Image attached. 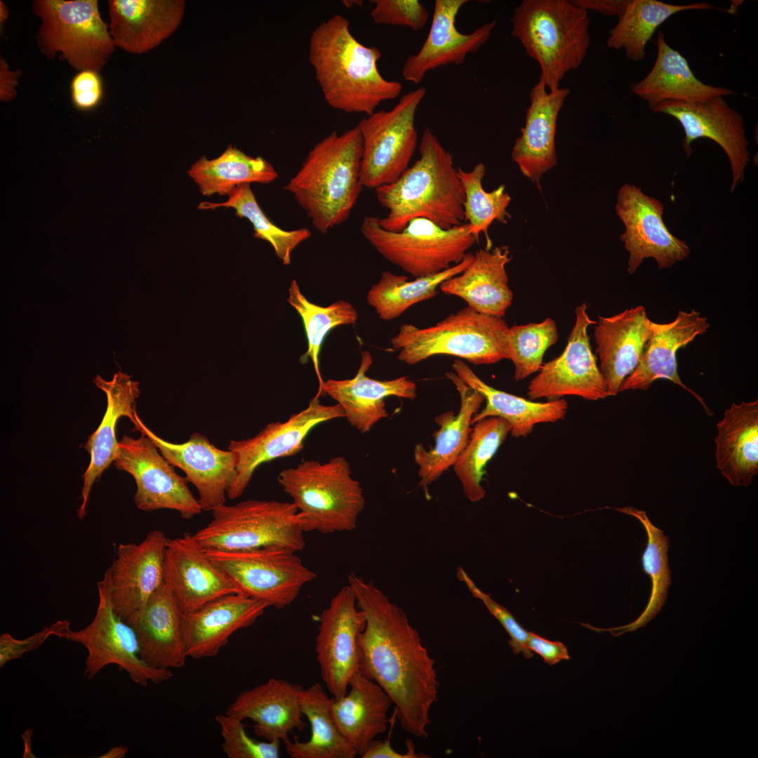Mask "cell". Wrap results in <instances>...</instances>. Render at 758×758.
<instances>
[{
	"label": "cell",
	"mask_w": 758,
	"mask_h": 758,
	"mask_svg": "<svg viewBox=\"0 0 758 758\" xmlns=\"http://www.w3.org/2000/svg\"><path fill=\"white\" fill-rule=\"evenodd\" d=\"M347 580L366 618L359 637V672L388 695L404 731L427 739L430 711L438 696L434 660L401 608L354 572Z\"/></svg>",
	"instance_id": "cell-1"
},
{
	"label": "cell",
	"mask_w": 758,
	"mask_h": 758,
	"mask_svg": "<svg viewBox=\"0 0 758 758\" xmlns=\"http://www.w3.org/2000/svg\"><path fill=\"white\" fill-rule=\"evenodd\" d=\"M380 51L359 42L347 18L335 14L312 31L309 62L323 96L332 108L366 116L382 102L397 98L402 84L379 72Z\"/></svg>",
	"instance_id": "cell-2"
},
{
	"label": "cell",
	"mask_w": 758,
	"mask_h": 758,
	"mask_svg": "<svg viewBox=\"0 0 758 758\" xmlns=\"http://www.w3.org/2000/svg\"><path fill=\"white\" fill-rule=\"evenodd\" d=\"M420 157L394 182L375 190L388 211L379 218L384 230L400 232L412 219L423 218L443 229L465 222V192L451 153L429 128L423 131Z\"/></svg>",
	"instance_id": "cell-3"
},
{
	"label": "cell",
	"mask_w": 758,
	"mask_h": 758,
	"mask_svg": "<svg viewBox=\"0 0 758 758\" xmlns=\"http://www.w3.org/2000/svg\"><path fill=\"white\" fill-rule=\"evenodd\" d=\"M362 139L357 126L333 131L309 152L284 190L323 234L345 222L363 187L360 181Z\"/></svg>",
	"instance_id": "cell-4"
},
{
	"label": "cell",
	"mask_w": 758,
	"mask_h": 758,
	"mask_svg": "<svg viewBox=\"0 0 758 758\" xmlns=\"http://www.w3.org/2000/svg\"><path fill=\"white\" fill-rule=\"evenodd\" d=\"M512 35L540 67L549 91L584 60L590 44L588 13L571 1L524 0L511 18Z\"/></svg>",
	"instance_id": "cell-5"
},
{
	"label": "cell",
	"mask_w": 758,
	"mask_h": 758,
	"mask_svg": "<svg viewBox=\"0 0 758 758\" xmlns=\"http://www.w3.org/2000/svg\"><path fill=\"white\" fill-rule=\"evenodd\" d=\"M351 474L348 461L335 456L283 470L277 481L292 498L305 531L328 534L354 530L364 507L363 489Z\"/></svg>",
	"instance_id": "cell-6"
},
{
	"label": "cell",
	"mask_w": 758,
	"mask_h": 758,
	"mask_svg": "<svg viewBox=\"0 0 758 758\" xmlns=\"http://www.w3.org/2000/svg\"><path fill=\"white\" fill-rule=\"evenodd\" d=\"M507 328L501 317L467 306L427 328L402 324L391 344L400 350L399 360L408 365L439 354L458 357L474 365H488L508 359Z\"/></svg>",
	"instance_id": "cell-7"
},
{
	"label": "cell",
	"mask_w": 758,
	"mask_h": 758,
	"mask_svg": "<svg viewBox=\"0 0 758 758\" xmlns=\"http://www.w3.org/2000/svg\"><path fill=\"white\" fill-rule=\"evenodd\" d=\"M212 520L194 535L206 550H243L305 545L301 517L292 503L249 499L214 509Z\"/></svg>",
	"instance_id": "cell-8"
},
{
	"label": "cell",
	"mask_w": 758,
	"mask_h": 758,
	"mask_svg": "<svg viewBox=\"0 0 758 758\" xmlns=\"http://www.w3.org/2000/svg\"><path fill=\"white\" fill-rule=\"evenodd\" d=\"M32 8L41 20L36 39L47 58L60 53L78 72L105 66L115 45L97 0H36Z\"/></svg>",
	"instance_id": "cell-9"
},
{
	"label": "cell",
	"mask_w": 758,
	"mask_h": 758,
	"mask_svg": "<svg viewBox=\"0 0 758 758\" xmlns=\"http://www.w3.org/2000/svg\"><path fill=\"white\" fill-rule=\"evenodd\" d=\"M361 232L386 260L415 278L434 275L460 263L477 241L467 222L443 229L423 218L400 232L384 230L379 218L365 216Z\"/></svg>",
	"instance_id": "cell-10"
},
{
	"label": "cell",
	"mask_w": 758,
	"mask_h": 758,
	"mask_svg": "<svg viewBox=\"0 0 758 758\" xmlns=\"http://www.w3.org/2000/svg\"><path fill=\"white\" fill-rule=\"evenodd\" d=\"M425 94V87L407 92L392 109L375 111L359 121L363 187L392 183L409 167L418 143L415 114Z\"/></svg>",
	"instance_id": "cell-11"
},
{
	"label": "cell",
	"mask_w": 758,
	"mask_h": 758,
	"mask_svg": "<svg viewBox=\"0 0 758 758\" xmlns=\"http://www.w3.org/2000/svg\"><path fill=\"white\" fill-rule=\"evenodd\" d=\"M97 587L98 604L91 623L77 631L68 627L57 635L86 649L85 677L91 679L107 665H116L120 670L126 672L133 682L142 686H147L149 682L159 684L171 678V670L153 667L141 659L134 630L112 608L108 569L98 582Z\"/></svg>",
	"instance_id": "cell-12"
},
{
	"label": "cell",
	"mask_w": 758,
	"mask_h": 758,
	"mask_svg": "<svg viewBox=\"0 0 758 758\" xmlns=\"http://www.w3.org/2000/svg\"><path fill=\"white\" fill-rule=\"evenodd\" d=\"M239 593L281 609L291 604L317 574L295 551L280 546L243 550H206Z\"/></svg>",
	"instance_id": "cell-13"
},
{
	"label": "cell",
	"mask_w": 758,
	"mask_h": 758,
	"mask_svg": "<svg viewBox=\"0 0 758 758\" xmlns=\"http://www.w3.org/2000/svg\"><path fill=\"white\" fill-rule=\"evenodd\" d=\"M119 448L114 466L133 477L136 484L133 500L139 510H175L185 519L201 512L186 477L175 472L150 438L143 434L138 438L124 435Z\"/></svg>",
	"instance_id": "cell-14"
},
{
	"label": "cell",
	"mask_w": 758,
	"mask_h": 758,
	"mask_svg": "<svg viewBox=\"0 0 758 758\" xmlns=\"http://www.w3.org/2000/svg\"><path fill=\"white\" fill-rule=\"evenodd\" d=\"M583 302L576 309V320L566 345L560 355L543 364L527 388L529 399L547 401L577 396L590 401L609 397L604 378L592 351L587 333L596 324Z\"/></svg>",
	"instance_id": "cell-15"
},
{
	"label": "cell",
	"mask_w": 758,
	"mask_h": 758,
	"mask_svg": "<svg viewBox=\"0 0 758 758\" xmlns=\"http://www.w3.org/2000/svg\"><path fill=\"white\" fill-rule=\"evenodd\" d=\"M366 618L349 585L332 598L320 616L315 652L321 679L335 698L345 696L359 672V637Z\"/></svg>",
	"instance_id": "cell-16"
},
{
	"label": "cell",
	"mask_w": 758,
	"mask_h": 758,
	"mask_svg": "<svg viewBox=\"0 0 758 758\" xmlns=\"http://www.w3.org/2000/svg\"><path fill=\"white\" fill-rule=\"evenodd\" d=\"M319 398L313 397L306 408L291 415L286 421L270 423L251 438L230 441L227 449L238 456L235 477L227 492L230 499L242 495L260 465L298 454L303 449L307 436L316 426L345 418L339 404L324 405Z\"/></svg>",
	"instance_id": "cell-17"
},
{
	"label": "cell",
	"mask_w": 758,
	"mask_h": 758,
	"mask_svg": "<svg viewBox=\"0 0 758 758\" xmlns=\"http://www.w3.org/2000/svg\"><path fill=\"white\" fill-rule=\"evenodd\" d=\"M615 209L625 225L620 238L630 253V274L635 272L645 258L655 259L658 268L664 270L689 257V246L665 225L664 206L658 199L647 196L634 185L624 184L618 190Z\"/></svg>",
	"instance_id": "cell-18"
},
{
	"label": "cell",
	"mask_w": 758,
	"mask_h": 758,
	"mask_svg": "<svg viewBox=\"0 0 758 758\" xmlns=\"http://www.w3.org/2000/svg\"><path fill=\"white\" fill-rule=\"evenodd\" d=\"M133 430L150 438L164 457L185 472L187 481L198 492L203 510L212 512L225 503L238 465L234 451L217 448L199 432H193L183 443L168 441L148 428L138 413Z\"/></svg>",
	"instance_id": "cell-19"
},
{
	"label": "cell",
	"mask_w": 758,
	"mask_h": 758,
	"mask_svg": "<svg viewBox=\"0 0 758 758\" xmlns=\"http://www.w3.org/2000/svg\"><path fill=\"white\" fill-rule=\"evenodd\" d=\"M652 110L672 116L680 123L684 132L682 146L687 157L691 154V142L700 138L710 139L724 150L732 171L731 192L743 180L750 157L743 121L723 96L697 102L668 100Z\"/></svg>",
	"instance_id": "cell-20"
},
{
	"label": "cell",
	"mask_w": 758,
	"mask_h": 758,
	"mask_svg": "<svg viewBox=\"0 0 758 758\" xmlns=\"http://www.w3.org/2000/svg\"><path fill=\"white\" fill-rule=\"evenodd\" d=\"M168 540L153 530L139 543H120L108 569L112 608L124 620L141 609L164 585Z\"/></svg>",
	"instance_id": "cell-21"
},
{
	"label": "cell",
	"mask_w": 758,
	"mask_h": 758,
	"mask_svg": "<svg viewBox=\"0 0 758 758\" xmlns=\"http://www.w3.org/2000/svg\"><path fill=\"white\" fill-rule=\"evenodd\" d=\"M164 583L183 613L221 596L239 593L232 580L190 533L168 540Z\"/></svg>",
	"instance_id": "cell-22"
},
{
	"label": "cell",
	"mask_w": 758,
	"mask_h": 758,
	"mask_svg": "<svg viewBox=\"0 0 758 758\" xmlns=\"http://www.w3.org/2000/svg\"><path fill=\"white\" fill-rule=\"evenodd\" d=\"M467 0H436L432 20L420 50L404 62L402 77L408 82L420 84L426 74L449 64H462L468 54L477 52L489 39L496 25L493 20L471 33L460 32L456 17Z\"/></svg>",
	"instance_id": "cell-23"
},
{
	"label": "cell",
	"mask_w": 758,
	"mask_h": 758,
	"mask_svg": "<svg viewBox=\"0 0 758 758\" xmlns=\"http://www.w3.org/2000/svg\"><path fill=\"white\" fill-rule=\"evenodd\" d=\"M709 327L707 318L700 316L694 309L689 312L679 311L675 319L670 323L651 321V335L639 361L624 380L620 392L647 390L655 380L666 379L689 391L709 414L712 413L702 398L683 383L678 373L677 361V351L705 333Z\"/></svg>",
	"instance_id": "cell-24"
},
{
	"label": "cell",
	"mask_w": 758,
	"mask_h": 758,
	"mask_svg": "<svg viewBox=\"0 0 758 758\" xmlns=\"http://www.w3.org/2000/svg\"><path fill=\"white\" fill-rule=\"evenodd\" d=\"M270 606L241 593L214 599L183 613V632L187 657L216 656L237 630L251 626Z\"/></svg>",
	"instance_id": "cell-25"
},
{
	"label": "cell",
	"mask_w": 758,
	"mask_h": 758,
	"mask_svg": "<svg viewBox=\"0 0 758 758\" xmlns=\"http://www.w3.org/2000/svg\"><path fill=\"white\" fill-rule=\"evenodd\" d=\"M124 621L134 630L140 656L147 664L164 670L185 665L187 655L183 613L164 583L141 609Z\"/></svg>",
	"instance_id": "cell-26"
},
{
	"label": "cell",
	"mask_w": 758,
	"mask_h": 758,
	"mask_svg": "<svg viewBox=\"0 0 758 758\" xmlns=\"http://www.w3.org/2000/svg\"><path fill=\"white\" fill-rule=\"evenodd\" d=\"M93 382L107 397V408L98 427L89 437L84 447L90 455V463L82 475L81 503L77 510L79 519L86 514V507L93 486L102 472L114 462L119 453L116 435L118 420L128 418L136 425L135 401L140 391L139 383L121 371L115 373L110 380L98 375Z\"/></svg>",
	"instance_id": "cell-27"
},
{
	"label": "cell",
	"mask_w": 758,
	"mask_h": 758,
	"mask_svg": "<svg viewBox=\"0 0 758 758\" xmlns=\"http://www.w3.org/2000/svg\"><path fill=\"white\" fill-rule=\"evenodd\" d=\"M651 321L639 305L611 317H599L594 337L599 370L609 397L616 396L634 370L651 335Z\"/></svg>",
	"instance_id": "cell-28"
},
{
	"label": "cell",
	"mask_w": 758,
	"mask_h": 758,
	"mask_svg": "<svg viewBox=\"0 0 758 758\" xmlns=\"http://www.w3.org/2000/svg\"><path fill=\"white\" fill-rule=\"evenodd\" d=\"M303 688L282 679L267 681L240 693L225 713L253 722L255 735L268 741H290L295 729L302 731L300 696Z\"/></svg>",
	"instance_id": "cell-29"
},
{
	"label": "cell",
	"mask_w": 758,
	"mask_h": 758,
	"mask_svg": "<svg viewBox=\"0 0 758 758\" xmlns=\"http://www.w3.org/2000/svg\"><path fill=\"white\" fill-rule=\"evenodd\" d=\"M109 30L115 46L133 54L159 46L179 27L183 0H109Z\"/></svg>",
	"instance_id": "cell-30"
},
{
	"label": "cell",
	"mask_w": 758,
	"mask_h": 758,
	"mask_svg": "<svg viewBox=\"0 0 758 758\" xmlns=\"http://www.w3.org/2000/svg\"><path fill=\"white\" fill-rule=\"evenodd\" d=\"M547 89L540 79L532 88L525 125L511 154L522 174L538 185L543 174L557 164V118L570 93L567 88Z\"/></svg>",
	"instance_id": "cell-31"
},
{
	"label": "cell",
	"mask_w": 758,
	"mask_h": 758,
	"mask_svg": "<svg viewBox=\"0 0 758 758\" xmlns=\"http://www.w3.org/2000/svg\"><path fill=\"white\" fill-rule=\"evenodd\" d=\"M372 361L371 353L364 351L360 366L353 378L328 379L322 385L323 393L342 407L347 422L361 433L368 432L376 423L388 416L385 402L387 397H416V385L407 376L390 380L368 377L366 372Z\"/></svg>",
	"instance_id": "cell-32"
},
{
	"label": "cell",
	"mask_w": 758,
	"mask_h": 758,
	"mask_svg": "<svg viewBox=\"0 0 758 758\" xmlns=\"http://www.w3.org/2000/svg\"><path fill=\"white\" fill-rule=\"evenodd\" d=\"M455 385L460 398L459 411H446L435 418L439 430L433 434L434 447L427 450L422 444L414 448V460L418 466L419 485L427 493L428 486L453 466L466 446L472 428L473 415L484 401L477 390L466 385L456 373H446Z\"/></svg>",
	"instance_id": "cell-33"
},
{
	"label": "cell",
	"mask_w": 758,
	"mask_h": 758,
	"mask_svg": "<svg viewBox=\"0 0 758 758\" xmlns=\"http://www.w3.org/2000/svg\"><path fill=\"white\" fill-rule=\"evenodd\" d=\"M511 260L507 246L479 249L463 272L443 281L439 288L461 298L477 312L502 318L513 299L505 268Z\"/></svg>",
	"instance_id": "cell-34"
},
{
	"label": "cell",
	"mask_w": 758,
	"mask_h": 758,
	"mask_svg": "<svg viewBox=\"0 0 758 758\" xmlns=\"http://www.w3.org/2000/svg\"><path fill=\"white\" fill-rule=\"evenodd\" d=\"M717 428V468L730 484L747 486L758 473V399L733 403Z\"/></svg>",
	"instance_id": "cell-35"
},
{
	"label": "cell",
	"mask_w": 758,
	"mask_h": 758,
	"mask_svg": "<svg viewBox=\"0 0 758 758\" xmlns=\"http://www.w3.org/2000/svg\"><path fill=\"white\" fill-rule=\"evenodd\" d=\"M349 689L343 697L331 698V712L343 737L361 757L375 737L387 730L392 702L376 682L359 672L352 677Z\"/></svg>",
	"instance_id": "cell-36"
},
{
	"label": "cell",
	"mask_w": 758,
	"mask_h": 758,
	"mask_svg": "<svg viewBox=\"0 0 758 758\" xmlns=\"http://www.w3.org/2000/svg\"><path fill=\"white\" fill-rule=\"evenodd\" d=\"M631 91L646 100L651 109L668 100L697 102L734 93L698 79L686 58L667 44L661 32L657 34V57L652 69L641 81L632 85Z\"/></svg>",
	"instance_id": "cell-37"
},
{
	"label": "cell",
	"mask_w": 758,
	"mask_h": 758,
	"mask_svg": "<svg viewBox=\"0 0 758 758\" xmlns=\"http://www.w3.org/2000/svg\"><path fill=\"white\" fill-rule=\"evenodd\" d=\"M452 368L468 386L484 397L486 405L473 415L472 424L488 417H499L511 426L510 434L515 438L526 437L536 425L556 423L566 416L568 403L564 399L535 401L495 389L480 379L462 360L456 359Z\"/></svg>",
	"instance_id": "cell-38"
},
{
	"label": "cell",
	"mask_w": 758,
	"mask_h": 758,
	"mask_svg": "<svg viewBox=\"0 0 758 758\" xmlns=\"http://www.w3.org/2000/svg\"><path fill=\"white\" fill-rule=\"evenodd\" d=\"M187 173L207 197L228 195L244 183L269 184L279 176L274 166L265 159L249 156L231 145L215 159L201 157Z\"/></svg>",
	"instance_id": "cell-39"
},
{
	"label": "cell",
	"mask_w": 758,
	"mask_h": 758,
	"mask_svg": "<svg viewBox=\"0 0 758 758\" xmlns=\"http://www.w3.org/2000/svg\"><path fill=\"white\" fill-rule=\"evenodd\" d=\"M717 9L706 2L678 5L656 0H627L616 25L609 32L607 46L623 49L635 62L644 60L646 46L657 28L675 13L689 10Z\"/></svg>",
	"instance_id": "cell-40"
},
{
	"label": "cell",
	"mask_w": 758,
	"mask_h": 758,
	"mask_svg": "<svg viewBox=\"0 0 758 758\" xmlns=\"http://www.w3.org/2000/svg\"><path fill=\"white\" fill-rule=\"evenodd\" d=\"M331 698L319 683L303 689L301 710L311 726L307 741L295 739L285 744L291 758H354L357 753L338 729L331 712Z\"/></svg>",
	"instance_id": "cell-41"
},
{
	"label": "cell",
	"mask_w": 758,
	"mask_h": 758,
	"mask_svg": "<svg viewBox=\"0 0 758 758\" xmlns=\"http://www.w3.org/2000/svg\"><path fill=\"white\" fill-rule=\"evenodd\" d=\"M474 254L467 253L463 260L449 269L434 275L408 281L404 275L383 272L367 295L368 303L380 319L390 321L400 316L411 306L435 297L437 288L445 280L459 274L470 264Z\"/></svg>",
	"instance_id": "cell-42"
},
{
	"label": "cell",
	"mask_w": 758,
	"mask_h": 758,
	"mask_svg": "<svg viewBox=\"0 0 758 758\" xmlns=\"http://www.w3.org/2000/svg\"><path fill=\"white\" fill-rule=\"evenodd\" d=\"M616 510L637 518L644 527L648 540L641 557V563L644 572L651 581L649 602L642 613L634 621L624 626L609 629L591 627L597 631H609L613 636L617 637L644 627L656 617L666 601L668 589L672 583V573L667 555L670 547L668 536L651 522L644 511L631 507H618Z\"/></svg>",
	"instance_id": "cell-43"
},
{
	"label": "cell",
	"mask_w": 758,
	"mask_h": 758,
	"mask_svg": "<svg viewBox=\"0 0 758 758\" xmlns=\"http://www.w3.org/2000/svg\"><path fill=\"white\" fill-rule=\"evenodd\" d=\"M474 424L466 446L452 466L465 496L472 502L484 497V468L511 430L510 423L499 417L485 418Z\"/></svg>",
	"instance_id": "cell-44"
},
{
	"label": "cell",
	"mask_w": 758,
	"mask_h": 758,
	"mask_svg": "<svg viewBox=\"0 0 758 758\" xmlns=\"http://www.w3.org/2000/svg\"><path fill=\"white\" fill-rule=\"evenodd\" d=\"M227 196L228 199L222 203L201 202L198 208H234L236 215L246 218L251 223L254 237L269 242L282 263L285 265H290L293 251L311 237V231L306 227L286 230L277 226L260 207L251 184L244 183L237 187Z\"/></svg>",
	"instance_id": "cell-45"
},
{
	"label": "cell",
	"mask_w": 758,
	"mask_h": 758,
	"mask_svg": "<svg viewBox=\"0 0 758 758\" xmlns=\"http://www.w3.org/2000/svg\"><path fill=\"white\" fill-rule=\"evenodd\" d=\"M287 302L300 316L306 334L307 350L305 357L311 359L319 380L317 397L322 394L324 380L319 369V353L322 343L326 335L335 327L341 325H354L358 314L354 306L344 300L336 301L322 307L311 302L302 293L296 280L293 279L288 288Z\"/></svg>",
	"instance_id": "cell-46"
},
{
	"label": "cell",
	"mask_w": 758,
	"mask_h": 758,
	"mask_svg": "<svg viewBox=\"0 0 758 758\" xmlns=\"http://www.w3.org/2000/svg\"><path fill=\"white\" fill-rule=\"evenodd\" d=\"M458 173L465 192V222L469 224L470 232L477 241H479L481 233L485 234L486 249L490 250L491 241L488 230L494 220L507 223L511 217L507 211L511 197L505 192L503 185L490 192L484 190L482 179L486 173V167L482 163H478L470 171L459 167Z\"/></svg>",
	"instance_id": "cell-47"
},
{
	"label": "cell",
	"mask_w": 758,
	"mask_h": 758,
	"mask_svg": "<svg viewBox=\"0 0 758 758\" xmlns=\"http://www.w3.org/2000/svg\"><path fill=\"white\" fill-rule=\"evenodd\" d=\"M559 338L556 322L547 318L541 322L508 327L505 334L506 352L514 366V378L522 380L537 373L547 350Z\"/></svg>",
	"instance_id": "cell-48"
},
{
	"label": "cell",
	"mask_w": 758,
	"mask_h": 758,
	"mask_svg": "<svg viewBox=\"0 0 758 758\" xmlns=\"http://www.w3.org/2000/svg\"><path fill=\"white\" fill-rule=\"evenodd\" d=\"M215 720L223 738L222 748L229 758H277L281 741H260L250 737L242 719L234 715L218 714Z\"/></svg>",
	"instance_id": "cell-49"
},
{
	"label": "cell",
	"mask_w": 758,
	"mask_h": 758,
	"mask_svg": "<svg viewBox=\"0 0 758 758\" xmlns=\"http://www.w3.org/2000/svg\"><path fill=\"white\" fill-rule=\"evenodd\" d=\"M371 17L376 24L419 31L429 18L427 8L418 0H373Z\"/></svg>",
	"instance_id": "cell-50"
},
{
	"label": "cell",
	"mask_w": 758,
	"mask_h": 758,
	"mask_svg": "<svg viewBox=\"0 0 758 758\" xmlns=\"http://www.w3.org/2000/svg\"><path fill=\"white\" fill-rule=\"evenodd\" d=\"M457 577L465 584L469 591L475 598L480 599L484 604L489 612L498 619L505 629L510 637L508 644L513 653L519 654L522 652L525 658H532L533 653L528 646L529 632L519 625L505 607L499 604L488 594L482 592L463 568H458Z\"/></svg>",
	"instance_id": "cell-51"
},
{
	"label": "cell",
	"mask_w": 758,
	"mask_h": 758,
	"mask_svg": "<svg viewBox=\"0 0 758 758\" xmlns=\"http://www.w3.org/2000/svg\"><path fill=\"white\" fill-rule=\"evenodd\" d=\"M68 620H58L41 631L22 639H18L8 633L0 636V667L7 663L21 658L25 653L37 649L51 636H57L69 627Z\"/></svg>",
	"instance_id": "cell-52"
},
{
	"label": "cell",
	"mask_w": 758,
	"mask_h": 758,
	"mask_svg": "<svg viewBox=\"0 0 758 758\" xmlns=\"http://www.w3.org/2000/svg\"><path fill=\"white\" fill-rule=\"evenodd\" d=\"M104 95L102 79L98 71H79L70 83L71 100L74 107L81 111L96 108Z\"/></svg>",
	"instance_id": "cell-53"
},
{
	"label": "cell",
	"mask_w": 758,
	"mask_h": 758,
	"mask_svg": "<svg viewBox=\"0 0 758 758\" xmlns=\"http://www.w3.org/2000/svg\"><path fill=\"white\" fill-rule=\"evenodd\" d=\"M528 646L532 651L540 655L545 663L551 666L561 660L570 659L567 648L563 643L550 641L533 632H529Z\"/></svg>",
	"instance_id": "cell-54"
},
{
	"label": "cell",
	"mask_w": 758,
	"mask_h": 758,
	"mask_svg": "<svg viewBox=\"0 0 758 758\" xmlns=\"http://www.w3.org/2000/svg\"><path fill=\"white\" fill-rule=\"evenodd\" d=\"M394 721H393L394 722ZM392 722L388 739L384 742L373 740L364 754L362 758H426L429 757L426 754L415 752V746L411 740H406L407 751L404 754L395 751L390 744V736L392 730Z\"/></svg>",
	"instance_id": "cell-55"
},
{
	"label": "cell",
	"mask_w": 758,
	"mask_h": 758,
	"mask_svg": "<svg viewBox=\"0 0 758 758\" xmlns=\"http://www.w3.org/2000/svg\"><path fill=\"white\" fill-rule=\"evenodd\" d=\"M20 77V70H11L6 60L1 58L0 100L1 101L9 102L16 97V86L18 85V78Z\"/></svg>",
	"instance_id": "cell-56"
},
{
	"label": "cell",
	"mask_w": 758,
	"mask_h": 758,
	"mask_svg": "<svg viewBox=\"0 0 758 758\" xmlns=\"http://www.w3.org/2000/svg\"><path fill=\"white\" fill-rule=\"evenodd\" d=\"M576 6L586 10H592L605 15L619 17L624 10L627 0H574Z\"/></svg>",
	"instance_id": "cell-57"
},
{
	"label": "cell",
	"mask_w": 758,
	"mask_h": 758,
	"mask_svg": "<svg viewBox=\"0 0 758 758\" xmlns=\"http://www.w3.org/2000/svg\"><path fill=\"white\" fill-rule=\"evenodd\" d=\"M128 751V748L125 745H118L112 747L105 754H102L99 757L100 758H123L126 756Z\"/></svg>",
	"instance_id": "cell-58"
},
{
	"label": "cell",
	"mask_w": 758,
	"mask_h": 758,
	"mask_svg": "<svg viewBox=\"0 0 758 758\" xmlns=\"http://www.w3.org/2000/svg\"><path fill=\"white\" fill-rule=\"evenodd\" d=\"M8 9L5 3L0 1V24H4L8 18Z\"/></svg>",
	"instance_id": "cell-59"
},
{
	"label": "cell",
	"mask_w": 758,
	"mask_h": 758,
	"mask_svg": "<svg viewBox=\"0 0 758 758\" xmlns=\"http://www.w3.org/2000/svg\"><path fill=\"white\" fill-rule=\"evenodd\" d=\"M344 2H347V3H344V4H345L346 5V6L347 7V6H353V5H354V4H356V5H359V4H361V2H362V1H344Z\"/></svg>",
	"instance_id": "cell-60"
}]
</instances>
